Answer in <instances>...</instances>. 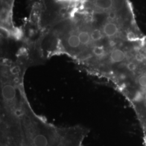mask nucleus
<instances>
[{
    "label": "nucleus",
    "mask_w": 146,
    "mask_h": 146,
    "mask_svg": "<svg viewBox=\"0 0 146 146\" xmlns=\"http://www.w3.org/2000/svg\"><path fill=\"white\" fill-rule=\"evenodd\" d=\"M15 88L13 86L8 84L3 86L2 88V96L6 101H13L15 99Z\"/></svg>",
    "instance_id": "obj_1"
},
{
    "label": "nucleus",
    "mask_w": 146,
    "mask_h": 146,
    "mask_svg": "<svg viewBox=\"0 0 146 146\" xmlns=\"http://www.w3.org/2000/svg\"><path fill=\"white\" fill-rule=\"evenodd\" d=\"M66 43L68 48L73 50L78 49L82 46L78 33H72L69 34L66 38Z\"/></svg>",
    "instance_id": "obj_2"
},
{
    "label": "nucleus",
    "mask_w": 146,
    "mask_h": 146,
    "mask_svg": "<svg viewBox=\"0 0 146 146\" xmlns=\"http://www.w3.org/2000/svg\"><path fill=\"white\" fill-rule=\"evenodd\" d=\"M118 27L113 22H107L103 27V33L106 36L112 37L115 36L118 33Z\"/></svg>",
    "instance_id": "obj_3"
},
{
    "label": "nucleus",
    "mask_w": 146,
    "mask_h": 146,
    "mask_svg": "<svg viewBox=\"0 0 146 146\" xmlns=\"http://www.w3.org/2000/svg\"><path fill=\"white\" fill-rule=\"evenodd\" d=\"M125 58V52L119 49L113 50L110 54V61L113 63H120L123 61Z\"/></svg>",
    "instance_id": "obj_4"
},
{
    "label": "nucleus",
    "mask_w": 146,
    "mask_h": 146,
    "mask_svg": "<svg viewBox=\"0 0 146 146\" xmlns=\"http://www.w3.org/2000/svg\"><path fill=\"white\" fill-rule=\"evenodd\" d=\"M77 33L82 46H88L92 41L90 33L85 29H81Z\"/></svg>",
    "instance_id": "obj_5"
},
{
    "label": "nucleus",
    "mask_w": 146,
    "mask_h": 146,
    "mask_svg": "<svg viewBox=\"0 0 146 146\" xmlns=\"http://www.w3.org/2000/svg\"><path fill=\"white\" fill-rule=\"evenodd\" d=\"M34 146H48V140L46 136L43 134H37L33 140Z\"/></svg>",
    "instance_id": "obj_6"
},
{
    "label": "nucleus",
    "mask_w": 146,
    "mask_h": 146,
    "mask_svg": "<svg viewBox=\"0 0 146 146\" xmlns=\"http://www.w3.org/2000/svg\"><path fill=\"white\" fill-rule=\"evenodd\" d=\"M90 36L92 41L94 42H98L102 38L103 34L102 31L99 29H94L90 33Z\"/></svg>",
    "instance_id": "obj_7"
},
{
    "label": "nucleus",
    "mask_w": 146,
    "mask_h": 146,
    "mask_svg": "<svg viewBox=\"0 0 146 146\" xmlns=\"http://www.w3.org/2000/svg\"><path fill=\"white\" fill-rule=\"evenodd\" d=\"M93 52L94 55L97 57H101L104 56L105 53L104 48L103 46H95L93 49Z\"/></svg>",
    "instance_id": "obj_8"
},
{
    "label": "nucleus",
    "mask_w": 146,
    "mask_h": 146,
    "mask_svg": "<svg viewBox=\"0 0 146 146\" xmlns=\"http://www.w3.org/2000/svg\"><path fill=\"white\" fill-rule=\"evenodd\" d=\"M139 84L141 87H146V75H142L139 78Z\"/></svg>",
    "instance_id": "obj_9"
},
{
    "label": "nucleus",
    "mask_w": 146,
    "mask_h": 146,
    "mask_svg": "<svg viewBox=\"0 0 146 146\" xmlns=\"http://www.w3.org/2000/svg\"><path fill=\"white\" fill-rule=\"evenodd\" d=\"M127 67L130 71H134L136 69V66L134 63L129 62L128 63Z\"/></svg>",
    "instance_id": "obj_10"
},
{
    "label": "nucleus",
    "mask_w": 146,
    "mask_h": 146,
    "mask_svg": "<svg viewBox=\"0 0 146 146\" xmlns=\"http://www.w3.org/2000/svg\"><path fill=\"white\" fill-rule=\"evenodd\" d=\"M58 1L64 3H72V2H78L79 0H58Z\"/></svg>",
    "instance_id": "obj_11"
},
{
    "label": "nucleus",
    "mask_w": 146,
    "mask_h": 146,
    "mask_svg": "<svg viewBox=\"0 0 146 146\" xmlns=\"http://www.w3.org/2000/svg\"><path fill=\"white\" fill-rule=\"evenodd\" d=\"M145 98H146V97H145Z\"/></svg>",
    "instance_id": "obj_12"
}]
</instances>
